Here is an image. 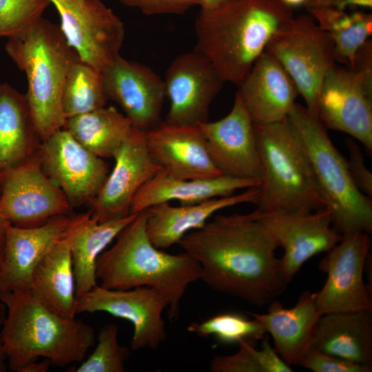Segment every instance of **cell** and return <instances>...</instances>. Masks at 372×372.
Returning <instances> with one entry per match:
<instances>
[{
    "instance_id": "30",
    "label": "cell",
    "mask_w": 372,
    "mask_h": 372,
    "mask_svg": "<svg viewBox=\"0 0 372 372\" xmlns=\"http://www.w3.org/2000/svg\"><path fill=\"white\" fill-rule=\"evenodd\" d=\"M79 143L101 158H114L133 127L113 106L67 118L63 126Z\"/></svg>"
},
{
    "instance_id": "31",
    "label": "cell",
    "mask_w": 372,
    "mask_h": 372,
    "mask_svg": "<svg viewBox=\"0 0 372 372\" xmlns=\"http://www.w3.org/2000/svg\"><path fill=\"white\" fill-rule=\"evenodd\" d=\"M306 9L331 38L337 63L351 68L356 52L372 34V14L323 7Z\"/></svg>"
},
{
    "instance_id": "32",
    "label": "cell",
    "mask_w": 372,
    "mask_h": 372,
    "mask_svg": "<svg viewBox=\"0 0 372 372\" xmlns=\"http://www.w3.org/2000/svg\"><path fill=\"white\" fill-rule=\"evenodd\" d=\"M106 101L101 72L77 56L69 68L61 92L65 118L103 107Z\"/></svg>"
},
{
    "instance_id": "34",
    "label": "cell",
    "mask_w": 372,
    "mask_h": 372,
    "mask_svg": "<svg viewBox=\"0 0 372 372\" xmlns=\"http://www.w3.org/2000/svg\"><path fill=\"white\" fill-rule=\"evenodd\" d=\"M187 331L203 338L213 336L218 342L225 344H238L241 342L256 344L267 333L258 320H249L235 312L221 313L201 322H192Z\"/></svg>"
},
{
    "instance_id": "38",
    "label": "cell",
    "mask_w": 372,
    "mask_h": 372,
    "mask_svg": "<svg viewBox=\"0 0 372 372\" xmlns=\"http://www.w3.org/2000/svg\"><path fill=\"white\" fill-rule=\"evenodd\" d=\"M344 143L349 154L347 164L351 179L362 193L371 198L372 174L365 165L364 154L351 138H346Z\"/></svg>"
},
{
    "instance_id": "9",
    "label": "cell",
    "mask_w": 372,
    "mask_h": 372,
    "mask_svg": "<svg viewBox=\"0 0 372 372\" xmlns=\"http://www.w3.org/2000/svg\"><path fill=\"white\" fill-rule=\"evenodd\" d=\"M67 43L79 58L102 72L120 55L123 21L101 0H49Z\"/></svg>"
},
{
    "instance_id": "36",
    "label": "cell",
    "mask_w": 372,
    "mask_h": 372,
    "mask_svg": "<svg viewBox=\"0 0 372 372\" xmlns=\"http://www.w3.org/2000/svg\"><path fill=\"white\" fill-rule=\"evenodd\" d=\"M49 0H0V38L18 34L34 25Z\"/></svg>"
},
{
    "instance_id": "25",
    "label": "cell",
    "mask_w": 372,
    "mask_h": 372,
    "mask_svg": "<svg viewBox=\"0 0 372 372\" xmlns=\"http://www.w3.org/2000/svg\"><path fill=\"white\" fill-rule=\"evenodd\" d=\"M260 185L259 180L225 175L208 179H179L161 169L136 193L132 200L130 213L138 214L172 200H178L181 205L195 204L231 195L238 189L258 187Z\"/></svg>"
},
{
    "instance_id": "41",
    "label": "cell",
    "mask_w": 372,
    "mask_h": 372,
    "mask_svg": "<svg viewBox=\"0 0 372 372\" xmlns=\"http://www.w3.org/2000/svg\"><path fill=\"white\" fill-rule=\"evenodd\" d=\"M6 306L0 299V372H6L8 369L3 351L1 337V331L6 319Z\"/></svg>"
},
{
    "instance_id": "13",
    "label": "cell",
    "mask_w": 372,
    "mask_h": 372,
    "mask_svg": "<svg viewBox=\"0 0 372 372\" xmlns=\"http://www.w3.org/2000/svg\"><path fill=\"white\" fill-rule=\"evenodd\" d=\"M38 156L45 174L71 205L91 203L107 177L105 161L61 129L41 142Z\"/></svg>"
},
{
    "instance_id": "24",
    "label": "cell",
    "mask_w": 372,
    "mask_h": 372,
    "mask_svg": "<svg viewBox=\"0 0 372 372\" xmlns=\"http://www.w3.org/2000/svg\"><path fill=\"white\" fill-rule=\"evenodd\" d=\"M258 187L234 195L206 200L192 205L172 206L169 202L147 209L145 231L152 245L159 249L170 247L188 232L203 227L216 212L242 203L257 204Z\"/></svg>"
},
{
    "instance_id": "35",
    "label": "cell",
    "mask_w": 372,
    "mask_h": 372,
    "mask_svg": "<svg viewBox=\"0 0 372 372\" xmlns=\"http://www.w3.org/2000/svg\"><path fill=\"white\" fill-rule=\"evenodd\" d=\"M118 327L109 323L99 331L94 351L73 372H124L130 350L118 341Z\"/></svg>"
},
{
    "instance_id": "29",
    "label": "cell",
    "mask_w": 372,
    "mask_h": 372,
    "mask_svg": "<svg viewBox=\"0 0 372 372\" xmlns=\"http://www.w3.org/2000/svg\"><path fill=\"white\" fill-rule=\"evenodd\" d=\"M312 347L363 364H372V310L320 316Z\"/></svg>"
},
{
    "instance_id": "28",
    "label": "cell",
    "mask_w": 372,
    "mask_h": 372,
    "mask_svg": "<svg viewBox=\"0 0 372 372\" xmlns=\"http://www.w3.org/2000/svg\"><path fill=\"white\" fill-rule=\"evenodd\" d=\"M25 94L0 84V176L36 154L41 143Z\"/></svg>"
},
{
    "instance_id": "6",
    "label": "cell",
    "mask_w": 372,
    "mask_h": 372,
    "mask_svg": "<svg viewBox=\"0 0 372 372\" xmlns=\"http://www.w3.org/2000/svg\"><path fill=\"white\" fill-rule=\"evenodd\" d=\"M254 126L262 169L256 209L304 214L326 208L309 160L288 116Z\"/></svg>"
},
{
    "instance_id": "20",
    "label": "cell",
    "mask_w": 372,
    "mask_h": 372,
    "mask_svg": "<svg viewBox=\"0 0 372 372\" xmlns=\"http://www.w3.org/2000/svg\"><path fill=\"white\" fill-rule=\"evenodd\" d=\"M153 160L169 175L179 179H208L223 175L214 164L206 138L198 124L161 122L145 132Z\"/></svg>"
},
{
    "instance_id": "43",
    "label": "cell",
    "mask_w": 372,
    "mask_h": 372,
    "mask_svg": "<svg viewBox=\"0 0 372 372\" xmlns=\"http://www.w3.org/2000/svg\"><path fill=\"white\" fill-rule=\"evenodd\" d=\"M234 0H198L200 10L209 11L218 8Z\"/></svg>"
},
{
    "instance_id": "27",
    "label": "cell",
    "mask_w": 372,
    "mask_h": 372,
    "mask_svg": "<svg viewBox=\"0 0 372 372\" xmlns=\"http://www.w3.org/2000/svg\"><path fill=\"white\" fill-rule=\"evenodd\" d=\"M30 291L52 311L65 318H75L78 300L69 227L34 268Z\"/></svg>"
},
{
    "instance_id": "19",
    "label": "cell",
    "mask_w": 372,
    "mask_h": 372,
    "mask_svg": "<svg viewBox=\"0 0 372 372\" xmlns=\"http://www.w3.org/2000/svg\"><path fill=\"white\" fill-rule=\"evenodd\" d=\"M198 125L206 138L209 154L223 175L260 180L261 163L254 122L237 94L227 116Z\"/></svg>"
},
{
    "instance_id": "22",
    "label": "cell",
    "mask_w": 372,
    "mask_h": 372,
    "mask_svg": "<svg viewBox=\"0 0 372 372\" xmlns=\"http://www.w3.org/2000/svg\"><path fill=\"white\" fill-rule=\"evenodd\" d=\"M238 87L236 94L256 124L272 123L287 118L299 95L291 76L266 51Z\"/></svg>"
},
{
    "instance_id": "23",
    "label": "cell",
    "mask_w": 372,
    "mask_h": 372,
    "mask_svg": "<svg viewBox=\"0 0 372 372\" xmlns=\"http://www.w3.org/2000/svg\"><path fill=\"white\" fill-rule=\"evenodd\" d=\"M316 293L304 291L293 307L272 300L267 313L247 312L258 320L273 341V349L289 366H298L304 355L312 347L318 320L322 316L318 309Z\"/></svg>"
},
{
    "instance_id": "45",
    "label": "cell",
    "mask_w": 372,
    "mask_h": 372,
    "mask_svg": "<svg viewBox=\"0 0 372 372\" xmlns=\"http://www.w3.org/2000/svg\"><path fill=\"white\" fill-rule=\"evenodd\" d=\"M286 6L293 8L296 7L305 6L309 0H280Z\"/></svg>"
},
{
    "instance_id": "10",
    "label": "cell",
    "mask_w": 372,
    "mask_h": 372,
    "mask_svg": "<svg viewBox=\"0 0 372 372\" xmlns=\"http://www.w3.org/2000/svg\"><path fill=\"white\" fill-rule=\"evenodd\" d=\"M71 207L43 169L37 152L0 176V217L14 226L41 225L53 217L68 215Z\"/></svg>"
},
{
    "instance_id": "40",
    "label": "cell",
    "mask_w": 372,
    "mask_h": 372,
    "mask_svg": "<svg viewBox=\"0 0 372 372\" xmlns=\"http://www.w3.org/2000/svg\"><path fill=\"white\" fill-rule=\"evenodd\" d=\"M304 7L330 8L346 10L349 7L372 8V0H309Z\"/></svg>"
},
{
    "instance_id": "2",
    "label": "cell",
    "mask_w": 372,
    "mask_h": 372,
    "mask_svg": "<svg viewBox=\"0 0 372 372\" xmlns=\"http://www.w3.org/2000/svg\"><path fill=\"white\" fill-rule=\"evenodd\" d=\"M294 17L280 0H234L195 20V50L224 83L238 86L276 32Z\"/></svg>"
},
{
    "instance_id": "8",
    "label": "cell",
    "mask_w": 372,
    "mask_h": 372,
    "mask_svg": "<svg viewBox=\"0 0 372 372\" xmlns=\"http://www.w3.org/2000/svg\"><path fill=\"white\" fill-rule=\"evenodd\" d=\"M266 52L275 57L295 83L306 108L318 118L320 87L336 64L333 42L309 14L293 17L280 27Z\"/></svg>"
},
{
    "instance_id": "42",
    "label": "cell",
    "mask_w": 372,
    "mask_h": 372,
    "mask_svg": "<svg viewBox=\"0 0 372 372\" xmlns=\"http://www.w3.org/2000/svg\"><path fill=\"white\" fill-rule=\"evenodd\" d=\"M51 365L49 360L43 358L40 362L35 360L28 363L21 369V372H47Z\"/></svg>"
},
{
    "instance_id": "26",
    "label": "cell",
    "mask_w": 372,
    "mask_h": 372,
    "mask_svg": "<svg viewBox=\"0 0 372 372\" xmlns=\"http://www.w3.org/2000/svg\"><path fill=\"white\" fill-rule=\"evenodd\" d=\"M136 215L130 214L104 223L94 219L91 211L72 216L69 231L76 298L97 285L96 266L99 256Z\"/></svg>"
},
{
    "instance_id": "15",
    "label": "cell",
    "mask_w": 372,
    "mask_h": 372,
    "mask_svg": "<svg viewBox=\"0 0 372 372\" xmlns=\"http://www.w3.org/2000/svg\"><path fill=\"white\" fill-rule=\"evenodd\" d=\"M163 81L169 101L165 123L196 125L209 121L211 104L224 82L203 54L194 49L176 56Z\"/></svg>"
},
{
    "instance_id": "17",
    "label": "cell",
    "mask_w": 372,
    "mask_h": 372,
    "mask_svg": "<svg viewBox=\"0 0 372 372\" xmlns=\"http://www.w3.org/2000/svg\"><path fill=\"white\" fill-rule=\"evenodd\" d=\"M101 73L107 100L119 105L133 127L147 132L161 122L165 85L153 70L119 55Z\"/></svg>"
},
{
    "instance_id": "39",
    "label": "cell",
    "mask_w": 372,
    "mask_h": 372,
    "mask_svg": "<svg viewBox=\"0 0 372 372\" xmlns=\"http://www.w3.org/2000/svg\"><path fill=\"white\" fill-rule=\"evenodd\" d=\"M125 6L136 8L146 15L181 14L198 6V0H118Z\"/></svg>"
},
{
    "instance_id": "5",
    "label": "cell",
    "mask_w": 372,
    "mask_h": 372,
    "mask_svg": "<svg viewBox=\"0 0 372 372\" xmlns=\"http://www.w3.org/2000/svg\"><path fill=\"white\" fill-rule=\"evenodd\" d=\"M8 55L25 73V94L41 141L63 129L61 107L63 83L78 56L67 43L60 27L43 17L22 32L8 38Z\"/></svg>"
},
{
    "instance_id": "33",
    "label": "cell",
    "mask_w": 372,
    "mask_h": 372,
    "mask_svg": "<svg viewBox=\"0 0 372 372\" xmlns=\"http://www.w3.org/2000/svg\"><path fill=\"white\" fill-rule=\"evenodd\" d=\"M260 349L256 344L241 342L238 350L232 355H216L211 362V372H291L293 369L278 355L264 337Z\"/></svg>"
},
{
    "instance_id": "44",
    "label": "cell",
    "mask_w": 372,
    "mask_h": 372,
    "mask_svg": "<svg viewBox=\"0 0 372 372\" xmlns=\"http://www.w3.org/2000/svg\"><path fill=\"white\" fill-rule=\"evenodd\" d=\"M6 220L0 217V266L1 265L5 249L6 241Z\"/></svg>"
},
{
    "instance_id": "4",
    "label": "cell",
    "mask_w": 372,
    "mask_h": 372,
    "mask_svg": "<svg viewBox=\"0 0 372 372\" xmlns=\"http://www.w3.org/2000/svg\"><path fill=\"white\" fill-rule=\"evenodd\" d=\"M147 209L137 214L116 236L114 245L99 256L96 277L111 289L153 287L168 302V318L177 320L187 287L200 280L198 262L188 254H171L154 247L145 231Z\"/></svg>"
},
{
    "instance_id": "18",
    "label": "cell",
    "mask_w": 372,
    "mask_h": 372,
    "mask_svg": "<svg viewBox=\"0 0 372 372\" xmlns=\"http://www.w3.org/2000/svg\"><path fill=\"white\" fill-rule=\"evenodd\" d=\"M145 132L133 127L114 156L112 172L90 203L92 216L98 223L129 216L136 193L161 169L149 152Z\"/></svg>"
},
{
    "instance_id": "3",
    "label": "cell",
    "mask_w": 372,
    "mask_h": 372,
    "mask_svg": "<svg viewBox=\"0 0 372 372\" xmlns=\"http://www.w3.org/2000/svg\"><path fill=\"white\" fill-rule=\"evenodd\" d=\"M0 299L7 310L1 331L3 351L12 371L21 372L39 358L59 367L82 362L95 343L91 326L52 311L30 290L0 292Z\"/></svg>"
},
{
    "instance_id": "14",
    "label": "cell",
    "mask_w": 372,
    "mask_h": 372,
    "mask_svg": "<svg viewBox=\"0 0 372 372\" xmlns=\"http://www.w3.org/2000/svg\"><path fill=\"white\" fill-rule=\"evenodd\" d=\"M318 118L326 127L344 132L372 152V89L349 66L327 72L318 101Z\"/></svg>"
},
{
    "instance_id": "12",
    "label": "cell",
    "mask_w": 372,
    "mask_h": 372,
    "mask_svg": "<svg viewBox=\"0 0 372 372\" xmlns=\"http://www.w3.org/2000/svg\"><path fill=\"white\" fill-rule=\"evenodd\" d=\"M77 300V314L103 311L130 322L134 327L130 343L133 351L156 349L166 338L162 314L168 302L155 288L111 289L97 285Z\"/></svg>"
},
{
    "instance_id": "21",
    "label": "cell",
    "mask_w": 372,
    "mask_h": 372,
    "mask_svg": "<svg viewBox=\"0 0 372 372\" xmlns=\"http://www.w3.org/2000/svg\"><path fill=\"white\" fill-rule=\"evenodd\" d=\"M71 220L72 216L60 215L32 227L14 226L6 220L5 249L0 266V292L30 290L34 268L65 234Z\"/></svg>"
},
{
    "instance_id": "16",
    "label": "cell",
    "mask_w": 372,
    "mask_h": 372,
    "mask_svg": "<svg viewBox=\"0 0 372 372\" xmlns=\"http://www.w3.org/2000/svg\"><path fill=\"white\" fill-rule=\"evenodd\" d=\"M254 211L278 247L284 249L280 260L289 283L308 260L328 252L342 238V234L332 227V214L327 207L304 214Z\"/></svg>"
},
{
    "instance_id": "11",
    "label": "cell",
    "mask_w": 372,
    "mask_h": 372,
    "mask_svg": "<svg viewBox=\"0 0 372 372\" xmlns=\"http://www.w3.org/2000/svg\"><path fill=\"white\" fill-rule=\"evenodd\" d=\"M371 237L366 232L342 235V240L320 263L327 274L322 289L316 292L321 315L328 313L372 310L371 289L364 281Z\"/></svg>"
},
{
    "instance_id": "1",
    "label": "cell",
    "mask_w": 372,
    "mask_h": 372,
    "mask_svg": "<svg viewBox=\"0 0 372 372\" xmlns=\"http://www.w3.org/2000/svg\"><path fill=\"white\" fill-rule=\"evenodd\" d=\"M178 244L198 262L207 286L251 304H269L289 284L278 246L254 211L216 215Z\"/></svg>"
},
{
    "instance_id": "7",
    "label": "cell",
    "mask_w": 372,
    "mask_h": 372,
    "mask_svg": "<svg viewBox=\"0 0 372 372\" xmlns=\"http://www.w3.org/2000/svg\"><path fill=\"white\" fill-rule=\"evenodd\" d=\"M288 118L309 160L320 194L331 211L333 227L342 235L371 234V198L355 185L347 160L333 144L326 127L306 107L296 103Z\"/></svg>"
},
{
    "instance_id": "37",
    "label": "cell",
    "mask_w": 372,
    "mask_h": 372,
    "mask_svg": "<svg viewBox=\"0 0 372 372\" xmlns=\"http://www.w3.org/2000/svg\"><path fill=\"white\" fill-rule=\"evenodd\" d=\"M298 366L313 372H371L372 364H363L344 360L311 347Z\"/></svg>"
}]
</instances>
